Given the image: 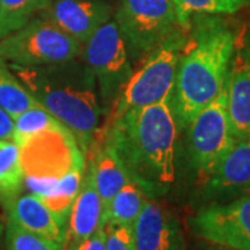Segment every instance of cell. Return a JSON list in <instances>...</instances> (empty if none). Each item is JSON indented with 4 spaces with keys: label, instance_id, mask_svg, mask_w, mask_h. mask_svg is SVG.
I'll use <instances>...</instances> for the list:
<instances>
[{
    "label": "cell",
    "instance_id": "obj_12",
    "mask_svg": "<svg viewBox=\"0 0 250 250\" xmlns=\"http://www.w3.org/2000/svg\"><path fill=\"white\" fill-rule=\"evenodd\" d=\"M225 88L233 136L250 138V46L235 47Z\"/></svg>",
    "mask_w": 250,
    "mask_h": 250
},
{
    "label": "cell",
    "instance_id": "obj_30",
    "mask_svg": "<svg viewBox=\"0 0 250 250\" xmlns=\"http://www.w3.org/2000/svg\"><path fill=\"white\" fill-rule=\"evenodd\" d=\"M3 236H4V229H3V225L0 223V245H1V239H3Z\"/></svg>",
    "mask_w": 250,
    "mask_h": 250
},
{
    "label": "cell",
    "instance_id": "obj_9",
    "mask_svg": "<svg viewBox=\"0 0 250 250\" xmlns=\"http://www.w3.org/2000/svg\"><path fill=\"white\" fill-rule=\"evenodd\" d=\"M187 128L192 163L197 174L207 179L236 141L228 116L225 86L210 104L193 117Z\"/></svg>",
    "mask_w": 250,
    "mask_h": 250
},
{
    "label": "cell",
    "instance_id": "obj_13",
    "mask_svg": "<svg viewBox=\"0 0 250 250\" xmlns=\"http://www.w3.org/2000/svg\"><path fill=\"white\" fill-rule=\"evenodd\" d=\"M86 159L88 161L85 164L80 192L74 200L70 218H68L67 241H65V245L68 243V250L77 249L82 242L88 239L100 227H103L102 224L103 207L95 182L93 164L89 157Z\"/></svg>",
    "mask_w": 250,
    "mask_h": 250
},
{
    "label": "cell",
    "instance_id": "obj_7",
    "mask_svg": "<svg viewBox=\"0 0 250 250\" xmlns=\"http://www.w3.org/2000/svg\"><path fill=\"white\" fill-rule=\"evenodd\" d=\"M81 57L98 83L102 111H110L132 75L126 43L116 20L99 28L83 45Z\"/></svg>",
    "mask_w": 250,
    "mask_h": 250
},
{
    "label": "cell",
    "instance_id": "obj_20",
    "mask_svg": "<svg viewBox=\"0 0 250 250\" xmlns=\"http://www.w3.org/2000/svg\"><path fill=\"white\" fill-rule=\"evenodd\" d=\"M83 170H75L65 174L64 177L54 182L46 195L41 197L45 202V205L57 215V218L67 225V228L74 200L78 195L82 184Z\"/></svg>",
    "mask_w": 250,
    "mask_h": 250
},
{
    "label": "cell",
    "instance_id": "obj_17",
    "mask_svg": "<svg viewBox=\"0 0 250 250\" xmlns=\"http://www.w3.org/2000/svg\"><path fill=\"white\" fill-rule=\"evenodd\" d=\"M206 181L207 187L217 192L249 190L250 138L236 139Z\"/></svg>",
    "mask_w": 250,
    "mask_h": 250
},
{
    "label": "cell",
    "instance_id": "obj_27",
    "mask_svg": "<svg viewBox=\"0 0 250 250\" xmlns=\"http://www.w3.org/2000/svg\"><path fill=\"white\" fill-rule=\"evenodd\" d=\"M75 250H106V228L100 227Z\"/></svg>",
    "mask_w": 250,
    "mask_h": 250
},
{
    "label": "cell",
    "instance_id": "obj_11",
    "mask_svg": "<svg viewBox=\"0 0 250 250\" xmlns=\"http://www.w3.org/2000/svg\"><path fill=\"white\" fill-rule=\"evenodd\" d=\"M113 7L106 0H50L41 17L83 46L108 20Z\"/></svg>",
    "mask_w": 250,
    "mask_h": 250
},
{
    "label": "cell",
    "instance_id": "obj_22",
    "mask_svg": "<svg viewBox=\"0 0 250 250\" xmlns=\"http://www.w3.org/2000/svg\"><path fill=\"white\" fill-rule=\"evenodd\" d=\"M178 25L188 31L190 21L200 14H233L250 4V0H174Z\"/></svg>",
    "mask_w": 250,
    "mask_h": 250
},
{
    "label": "cell",
    "instance_id": "obj_3",
    "mask_svg": "<svg viewBox=\"0 0 250 250\" xmlns=\"http://www.w3.org/2000/svg\"><path fill=\"white\" fill-rule=\"evenodd\" d=\"M80 57L49 65L9 67L29 95L71 131L85 157L98 134L102 106L93 74Z\"/></svg>",
    "mask_w": 250,
    "mask_h": 250
},
{
    "label": "cell",
    "instance_id": "obj_24",
    "mask_svg": "<svg viewBox=\"0 0 250 250\" xmlns=\"http://www.w3.org/2000/svg\"><path fill=\"white\" fill-rule=\"evenodd\" d=\"M4 248L6 250H65L64 245L27 231L9 218L4 228Z\"/></svg>",
    "mask_w": 250,
    "mask_h": 250
},
{
    "label": "cell",
    "instance_id": "obj_10",
    "mask_svg": "<svg viewBox=\"0 0 250 250\" xmlns=\"http://www.w3.org/2000/svg\"><path fill=\"white\" fill-rule=\"evenodd\" d=\"M190 227L207 243L250 250V196L207 206L190 218Z\"/></svg>",
    "mask_w": 250,
    "mask_h": 250
},
{
    "label": "cell",
    "instance_id": "obj_4",
    "mask_svg": "<svg viewBox=\"0 0 250 250\" xmlns=\"http://www.w3.org/2000/svg\"><path fill=\"white\" fill-rule=\"evenodd\" d=\"M24 184L31 193L42 197L57 179L83 170L86 157L71 131L57 124L27 138L20 145Z\"/></svg>",
    "mask_w": 250,
    "mask_h": 250
},
{
    "label": "cell",
    "instance_id": "obj_14",
    "mask_svg": "<svg viewBox=\"0 0 250 250\" xmlns=\"http://www.w3.org/2000/svg\"><path fill=\"white\" fill-rule=\"evenodd\" d=\"M135 250H172L179 248L178 227L167 210L146 199L132 225Z\"/></svg>",
    "mask_w": 250,
    "mask_h": 250
},
{
    "label": "cell",
    "instance_id": "obj_6",
    "mask_svg": "<svg viewBox=\"0 0 250 250\" xmlns=\"http://www.w3.org/2000/svg\"><path fill=\"white\" fill-rule=\"evenodd\" d=\"M78 41L43 17L0 38V59L20 65H49L74 60L82 54Z\"/></svg>",
    "mask_w": 250,
    "mask_h": 250
},
{
    "label": "cell",
    "instance_id": "obj_1",
    "mask_svg": "<svg viewBox=\"0 0 250 250\" xmlns=\"http://www.w3.org/2000/svg\"><path fill=\"white\" fill-rule=\"evenodd\" d=\"M179 126L170 100L131 108L110 120L103 132L129 178L149 195H163L175 181Z\"/></svg>",
    "mask_w": 250,
    "mask_h": 250
},
{
    "label": "cell",
    "instance_id": "obj_19",
    "mask_svg": "<svg viewBox=\"0 0 250 250\" xmlns=\"http://www.w3.org/2000/svg\"><path fill=\"white\" fill-rule=\"evenodd\" d=\"M146 199L147 193L145 192V189L136 181L129 179L111 200L107 214L104 217V225L114 224L123 227H132Z\"/></svg>",
    "mask_w": 250,
    "mask_h": 250
},
{
    "label": "cell",
    "instance_id": "obj_28",
    "mask_svg": "<svg viewBox=\"0 0 250 250\" xmlns=\"http://www.w3.org/2000/svg\"><path fill=\"white\" fill-rule=\"evenodd\" d=\"M14 118L4 108L0 107V139H13Z\"/></svg>",
    "mask_w": 250,
    "mask_h": 250
},
{
    "label": "cell",
    "instance_id": "obj_15",
    "mask_svg": "<svg viewBox=\"0 0 250 250\" xmlns=\"http://www.w3.org/2000/svg\"><path fill=\"white\" fill-rule=\"evenodd\" d=\"M7 218L21 228L42 235L47 239L64 245L67 241V225L45 205V202L34 193L20 195L4 207Z\"/></svg>",
    "mask_w": 250,
    "mask_h": 250
},
{
    "label": "cell",
    "instance_id": "obj_26",
    "mask_svg": "<svg viewBox=\"0 0 250 250\" xmlns=\"http://www.w3.org/2000/svg\"><path fill=\"white\" fill-rule=\"evenodd\" d=\"M106 250H135L132 227L106 224Z\"/></svg>",
    "mask_w": 250,
    "mask_h": 250
},
{
    "label": "cell",
    "instance_id": "obj_29",
    "mask_svg": "<svg viewBox=\"0 0 250 250\" xmlns=\"http://www.w3.org/2000/svg\"><path fill=\"white\" fill-rule=\"evenodd\" d=\"M205 250H236L228 246H223V245H215V243H208Z\"/></svg>",
    "mask_w": 250,
    "mask_h": 250
},
{
    "label": "cell",
    "instance_id": "obj_18",
    "mask_svg": "<svg viewBox=\"0 0 250 250\" xmlns=\"http://www.w3.org/2000/svg\"><path fill=\"white\" fill-rule=\"evenodd\" d=\"M24 178L18 143L13 139H0V203L4 207L21 195Z\"/></svg>",
    "mask_w": 250,
    "mask_h": 250
},
{
    "label": "cell",
    "instance_id": "obj_31",
    "mask_svg": "<svg viewBox=\"0 0 250 250\" xmlns=\"http://www.w3.org/2000/svg\"><path fill=\"white\" fill-rule=\"evenodd\" d=\"M172 250H181V248H177V249H172Z\"/></svg>",
    "mask_w": 250,
    "mask_h": 250
},
{
    "label": "cell",
    "instance_id": "obj_16",
    "mask_svg": "<svg viewBox=\"0 0 250 250\" xmlns=\"http://www.w3.org/2000/svg\"><path fill=\"white\" fill-rule=\"evenodd\" d=\"M92 143H95V147L90 145L86 157H89L93 164L95 182H96V188H98L102 207H103L102 224L104 227V217L107 214L111 200L131 178L125 168L124 163L113 149V146L104 139V136H103L102 143L95 142V141Z\"/></svg>",
    "mask_w": 250,
    "mask_h": 250
},
{
    "label": "cell",
    "instance_id": "obj_23",
    "mask_svg": "<svg viewBox=\"0 0 250 250\" xmlns=\"http://www.w3.org/2000/svg\"><path fill=\"white\" fill-rule=\"evenodd\" d=\"M50 0H0V38L24 27Z\"/></svg>",
    "mask_w": 250,
    "mask_h": 250
},
{
    "label": "cell",
    "instance_id": "obj_8",
    "mask_svg": "<svg viewBox=\"0 0 250 250\" xmlns=\"http://www.w3.org/2000/svg\"><path fill=\"white\" fill-rule=\"evenodd\" d=\"M114 20L135 54H149L178 27L174 0H123Z\"/></svg>",
    "mask_w": 250,
    "mask_h": 250
},
{
    "label": "cell",
    "instance_id": "obj_21",
    "mask_svg": "<svg viewBox=\"0 0 250 250\" xmlns=\"http://www.w3.org/2000/svg\"><path fill=\"white\" fill-rule=\"evenodd\" d=\"M36 106H39V103L18 81L9 64L0 59V107L16 118L21 113Z\"/></svg>",
    "mask_w": 250,
    "mask_h": 250
},
{
    "label": "cell",
    "instance_id": "obj_2",
    "mask_svg": "<svg viewBox=\"0 0 250 250\" xmlns=\"http://www.w3.org/2000/svg\"><path fill=\"white\" fill-rule=\"evenodd\" d=\"M236 36L214 14L195 16L179 56L171 107L179 128H187L225 86Z\"/></svg>",
    "mask_w": 250,
    "mask_h": 250
},
{
    "label": "cell",
    "instance_id": "obj_5",
    "mask_svg": "<svg viewBox=\"0 0 250 250\" xmlns=\"http://www.w3.org/2000/svg\"><path fill=\"white\" fill-rule=\"evenodd\" d=\"M187 39L184 28H175L153 49L141 67L132 72L123 93L110 110V120L131 108L152 106L172 98L179 56Z\"/></svg>",
    "mask_w": 250,
    "mask_h": 250
},
{
    "label": "cell",
    "instance_id": "obj_25",
    "mask_svg": "<svg viewBox=\"0 0 250 250\" xmlns=\"http://www.w3.org/2000/svg\"><path fill=\"white\" fill-rule=\"evenodd\" d=\"M57 124H62V123L39 104L36 107L29 108L27 111L21 113L20 116L14 118L13 141L20 145L29 136Z\"/></svg>",
    "mask_w": 250,
    "mask_h": 250
}]
</instances>
